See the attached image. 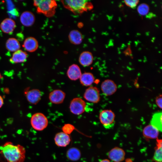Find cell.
<instances>
[{
	"label": "cell",
	"instance_id": "16",
	"mask_svg": "<svg viewBox=\"0 0 162 162\" xmlns=\"http://www.w3.org/2000/svg\"><path fill=\"white\" fill-rule=\"evenodd\" d=\"M22 47L27 51L33 52L35 51L38 47V44L37 40L33 37H29L24 40Z\"/></svg>",
	"mask_w": 162,
	"mask_h": 162
},
{
	"label": "cell",
	"instance_id": "18",
	"mask_svg": "<svg viewBox=\"0 0 162 162\" xmlns=\"http://www.w3.org/2000/svg\"><path fill=\"white\" fill-rule=\"evenodd\" d=\"M93 60V57L92 53L89 51H85L82 52L79 58V63L83 66L91 65Z\"/></svg>",
	"mask_w": 162,
	"mask_h": 162
},
{
	"label": "cell",
	"instance_id": "5",
	"mask_svg": "<svg viewBox=\"0 0 162 162\" xmlns=\"http://www.w3.org/2000/svg\"><path fill=\"white\" fill-rule=\"evenodd\" d=\"M115 113L110 110H103L99 114L100 122L107 129H111L113 127L115 124Z\"/></svg>",
	"mask_w": 162,
	"mask_h": 162
},
{
	"label": "cell",
	"instance_id": "23",
	"mask_svg": "<svg viewBox=\"0 0 162 162\" xmlns=\"http://www.w3.org/2000/svg\"><path fill=\"white\" fill-rule=\"evenodd\" d=\"M66 157L69 160L72 161L78 160L80 158L81 153L79 149L73 147L69 148L66 154Z\"/></svg>",
	"mask_w": 162,
	"mask_h": 162
},
{
	"label": "cell",
	"instance_id": "11",
	"mask_svg": "<svg viewBox=\"0 0 162 162\" xmlns=\"http://www.w3.org/2000/svg\"><path fill=\"white\" fill-rule=\"evenodd\" d=\"M54 140L56 146L60 147L66 146L69 144L71 140L69 135L63 132L57 133Z\"/></svg>",
	"mask_w": 162,
	"mask_h": 162
},
{
	"label": "cell",
	"instance_id": "29",
	"mask_svg": "<svg viewBox=\"0 0 162 162\" xmlns=\"http://www.w3.org/2000/svg\"><path fill=\"white\" fill-rule=\"evenodd\" d=\"M162 95H159L157 97L155 100L156 104L158 106L160 109H162Z\"/></svg>",
	"mask_w": 162,
	"mask_h": 162
},
{
	"label": "cell",
	"instance_id": "13",
	"mask_svg": "<svg viewBox=\"0 0 162 162\" xmlns=\"http://www.w3.org/2000/svg\"><path fill=\"white\" fill-rule=\"evenodd\" d=\"M16 27L15 21L12 19L7 18L2 22L0 25L1 30L4 33L10 34L14 30Z\"/></svg>",
	"mask_w": 162,
	"mask_h": 162
},
{
	"label": "cell",
	"instance_id": "31",
	"mask_svg": "<svg viewBox=\"0 0 162 162\" xmlns=\"http://www.w3.org/2000/svg\"><path fill=\"white\" fill-rule=\"evenodd\" d=\"M100 162H110V161L108 159H103L100 161Z\"/></svg>",
	"mask_w": 162,
	"mask_h": 162
},
{
	"label": "cell",
	"instance_id": "14",
	"mask_svg": "<svg viewBox=\"0 0 162 162\" xmlns=\"http://www.w3.org/2000/svg\"><path fill=\"white\" fill-rule=\"evenodd\" d=\"M67 74L70 80H76L80 78L82 73L79 66L76 64H73L69 67Z\"/></svg>",
	"mask_w": 162,
	"mask_h": 162
},
{
	"label": "cell",
	"instance_id": "20",
	"mask_svg": "<svg viewBox=\"0 0 162 162\" xmlns=\"http://www.w3.org/2000/svg\"><path fill=\"white\" fill-rule=\"evenodd\" d=\"M68 38L70 42L74 45H79L82 41L83 37L82 33L78 30L71 31L68 35Z\"/></svg>",
	"mask_w": 162,
	"mask_h": 162
},
{
	"label": "cell",
	"instance_id": "22",
	"mask_svg": "<svg viewBox=\"0 0 162 162\" xmlns=\"http://www.w3.org/2000/svg\"><path fill=\"white\" fill-rule=\"evenodd\" d=\"M162 117L161 112L155 113L153 115L150 121L151 124L160 132L162 130Z\"/></svg>",
	"mask_w": 162,
	"mask_h": 162
},
{
	"label": "cell",
	"instance_id": "4",
	"mask_svg": "<svg viewBox=\"0 0 162 162\" xmlns=\"http://www.w3.org/2000/svg\"><path fill=\"white\" fill-rule=\"evenodd\" d=\"M32 128L38 131H42L48 126V121L47 117L43 114L38 112L33 114L30 120Z\"/></svg>",
	"mask_w": 162,
	"mask_h": 162
},
{
	"label": "cell",
	"instance_id": "1",
	"mask_svg": "<svg viewBox=\"0 0 162 162\" xmlns=\"http://www.w3.org/2000/svg\"><path fill=\"white\" fill-rule=\"evenodd\" d=\"M0 153L8 162H24L26 157V149L21 145H14L7 142L0 147Z\"/></svg>",
	"mask_w": 162,
	"mask_h": 162
},
{
	"label": "cell",
	"instance_id": "21",
	"mask_svg": "<svg viewBox=\"0 0 162 162\" xmlns=\"http://www.w3.org/2000/svg\"><path fill=\"white\" fill-rule=\"evenodd\" d=\"M79 79L81 84L86 86L92 85L95 79L93 74L90 72H85L82 74Z\"/></svg>",
	"mask_w": 162,
	"mask_h": 162
},
{
	"label": "cell",
	"instance_id": "10",
	"mask_svg": "<svg viewBox=\"0 0 162 162\" xmlns=\"http://www.w3.org/2000/svg\"><path fill=\"white\" fill-rule=\"evenodd\" d=\"M24 93L28 101L32 104H37L41 98V93L38 89H34L29 90L28 89H26Z\"/></svg>",
	"mask_w": 162,
	"mask_h": 162
},
{
	"label": "cell",
	"instance_id": "8",
	"mask_svg": "<svg viewBox=\"0 0 162 162\" xmlns=\"http://www.w3.org/2000/svg\"><path fill=\"white\" fill-rule=\"evenodd\" d=\"M125 153L122 148L116 147L110 151L107 155L109 158L114 162H121L124 159Z\"/></svg>",
	"mask_w": 162,
	"mask_h": 162
},
{
	"label": "cell",
	"instance_id": "7",
	"mask_svg": "<svg viewBox=\"0 0 162 162\" xmlns=\"http://www.w3.org/2000/svg\"><path fill=\"white\" fill-rule=\"evenodd\" d=\"M86 100L94 103H98L100 100V91L95 87H90L85 91L83 95Z\"/></svg>",
	"mask_w": 162,
	"mask_h": 162
},
{
	"label": "cell",
	"instance_id": "27",
	"mask_svg": "<svg viewBox=\"0 0 162 162\" xmlns=\"http://www.w3.org/2000/svg\"><path fill=\"white\" fill-rule=\"evenodd\" d=\"M139 1V0H126L124 1L126 5L133 8H135L136 7Z\"/></svg>",
	"mask_w": 162,
	"mask_h": 162
},
{
	"label": "cell",
	"instance_id": "2",
	"mask_svg": "<svg viewBox=\"0 0 162 162\" xmlns=\"http://www.w3.org/2000/svg\"><path fill=\"white\" fill-rule=\"evenodd\" d=\"M64 8L76 14H80L92 9V3L87 0H66L61 1Z\"/></svg>",
	"mask_w": 162,
	"mask_h": 162
},
{
	"label": "cell",
	"instance_id": "24",
	"mask_svg": "<svg viewBox=\"0 0 162 162\" xmlns=\"http://www.w3.org/2000/svg\"><path fill=\"white\" fill-rule=\"evenodd\" d=\"M6 47L8 50L15 52L20 50V45L16 39L14 38H10L6 41Z\"/></svg>",
	"mask_w": 162,
	"mask_h": 162
},
{
	"label": "cell",
	"instance_id": "12",
	"mask_svg": "<svg viewBox=\"0 0 162 162\" xmlns=\"http://www.w3.org/2000/svg\"><path fill=\"white\" fill-rule=\"evenodd\" d=\"M65 97V93L60 89H56L51 92L49 95V99L51 103L56 104L62 103Z\"/></svg>",
	"mask_w": 162,
	"mask_h": 162
},
{
	"label": "cell",
	"instance_id": "3",
	"mask_svg": "<svg viewBox=\"0 0 162 162\" xmlns=\"http://www.w3.org/2000/svg\"><path fill=\"white\" fill-rule=\"evenodd\" d=\"M33 5L36 8L38 13L49 17L54 15L57 6L56 1L54 0H34Z\"/></svg>",
	"mask_w": 162,
	"mask_h": 162
},
{
	"label": "cell",
	"instance_id": "6",
	"mask_svg": "<svg viewBox=\"0 0 162 162\" xmlns=\"http://www.w3.org/2000/svg\"><path fill=\"white\" fill-rule=\"evenodd\" d=\"M86 107L85 102L79 98H74L70 104L69 108L71 113L76 115H79L85 111Z\"/></svg>",
	"mask_w": 162,
	"mask_h": 162
},
{
	"label": "cell",
	"instance_id": "19",
	"mask_svg": "<svg viewBox=\"0 0 162 162\" xmlns=\"http://www.w3.org/2000/svg\"><path fill=\"white\" fill-rule=\"evenodd\" d=\"M142 133L143 136L145 138L154 139L158 138L159 131L154 127L151 124H149L144 127Z\"/></svg>",
	"mask_w": 162,
	"mask_h": 162
},
{
	"label": "cell",
	"instance_id": "9",
	"mask_svg": "<svg viewBox=\"0 0 162 162\" xmlns=\"http://www.w3.org/2000/svg\"><path fill=\"white\" fill-rule=\"evenodd\" d=\"M101 89L105 95L108 96L112 95L115 93L117 89V86L113 81L107 79L102 83Z\"/></svg>",
	"mask_w": 162,
	"mask_h": 162
},
{
	"label": "cell",
	"instance_id": "32",
	"mask_svg": "<svg viewBox=\"0 0 162 162\" xmlns=\"http://www.w3.org/2000/svg\"><path fill=\"white\" fill-rule=\"evenodd\" d=\"M2 77L1 74L0 73V80Z\"/></svg>",
	"mask_w": 162,
	"mask_h": 162
},
{
	"label": "cell",
	"instance_id": "26",
	"mask_svg": "<svg viewBox=\"0 0 162 162\" xmlns=\"http://www.w3.org/2000/svg\"><path fill=\"white\" fill-rule=\"evenodd\" d=\"M149 6L145 3H142L137 7V10L139 14L141 15L144 16L147 14L149 11Z\"/></svg>",
	"mask_w": 162,
	"mask_h": 162
},
{
	"label": "cell",
	"instance_id": "15",
	"mask_svg": "<svg viewBox=\"0 0 162 162\" xmlns=\"http://www.w3.org/2000/svg\"><path fill=\"white\" fill-rule=\"evenodd\" d=\"M35 20L34 15L30 11L24 12L21 14L20 16L21 23L25 26L28 27L32 26L34 23Z\"/></svg>",
	"mask_w": 162,
	"mask_h": 162
},
{
	"label": "cell",
	"instance_id": "28",
	"mask_svg": "<svg viewBox=\"0 0 162 162\" xmlns=\"http://www.w3.org/2000/svg\"><path fill=\"white\" fill-rule=\"evenodd\" d=\"M74 129L73 126L69 124H65L62 128L63 132L68 134L72 132Z\"/></svg>",
	"mask_w": 162,
	"mask_h": 162
},
{
	"label": "cell",
	"instance_id": "17",
	"mask_svg": "<svg viewBox=\"0 0 162 162\" xmlns=\"http://www.w3.org/2000/svg\"><path fill=\"white\" fill-rule=\"evenodd\" d=\"M27 57L28 54L26 52L19 50L13 53L9 61L13 64L22 63L26 61Z\"/></svg>",
	"mask_w": 162,
	"mask_h": 162
},
{
	"label": "cell",
	"instance_id": "30",
	"mask_svg": "<svg viewBox=\"0 0 162 162\" xmlns=\"http://www.w3.org/2000/svg\"><path fill=\"white\" fill-rule=\"evenodd\" d=\"M4 104V100L2 97L0 95V108L3 106Z\"/></svg>",
	"mask_w": 162,
	"mask_h": 162
},
{
	"label": "cell",
	"instance_id": "25",
	"mask_svg": "<svg viewBox=\"0 0 162 162\" xmlns=\"http://www.w3.org/2000/svg\"><path fill=\"white\" fill-rule=\"evenodd\" d=\"M162 141L161 139H157L156 146L153 157V160L155 162H162Z\"/></svg>",
	"mask_w": 162,
	"mask_h": 162
},
{
	"label": "cell",
	"instance_id": "33",
	"mask_svg": "<svg viewBox=\"0 0 162 162\" xmlns=\"http://www.w3.org/2000/svg\"></svg>",
	"mask_w": 162,
	"mask_h": 162
}]
</instances>
